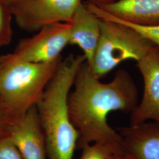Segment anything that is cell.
Listing matches in <instances>:
<instances>
[{
  "label": "cell",
  "mask_w": 159,
  "mask_h": 159,
  "mask_svg": "<svg viewBox=\"0 0 159 159\" xmlns=\"http://www.w3.org/2000/svg\"><path fill=\"white\" fill-rule=\"evenodd\" d=\"M7 136L23 159H48L46 137L36 106L30 108L21 118L12 122Z\"/></svg>",
  "instance_id": "8"
},
{
  "label": "cell",
  "mask_w": 159,
  "mask_h": 159,
  "mask_svg": "<svg viewBox=\"0 0 159 159\" xmlns=\"http://www.w3.org/2000/svg\"><path fill=\"white\" fill-rule=\"evenodd\" d=\"M142 75V98L131 113L130 125L147 121L159 123V47L155 46L137 62Z\"/></svg>",
  "instance_id": "7"
},
{
  "label": "cell",
  "mask_w": 159,
  "mask_h": 159,
  "mask_svg": "<svg viewBox=\"0 0 159 159\" xmlns=\"http://www.w3.org/2000/svg\"><path fill=\"white\" fill-rule=\"evenodd\" d=\"M6 6L9 7L11 9L13 7L16 6L22 0H1Z\"/></svg>",
  "instance_id": "19"
},
{
  "label": "cell",
  "mask_w": 159,
  "mask_h": 159,
  "mask_svg": "<svg viewBox=\"0 0 159 159\" xmlns=\"http://www.w3.org/2000/svg\"><path fill=\"white\" fill-rule=\"evenodd\" d=\"M83 0H22L12 8L18 27L28 33L54 24L69 23Z\"/></svg>",
  "instance_id": "5"
},
{
  "label": "cell",
  "mask_w": 159,
  "mask_h": 159,
  "mask_svg": "<svg viewBox=\"0 0 159 159\" xmlns=\"http://www.w3.org/2000/svg\"><path fill=\"white\" fill-rule=\"evenodd\" d=\"M62 60L33 63L12 52L0 56V102L12 122L36 106Z\"/></svg>",
  "instance_id": "3"
},
{
  "label": "cell",
  "mask_w": 159,
  "mask_h": 159,
  "mask_svg": "<svg viewBox=\"0 0 159 159\" xmlns=\"http://www.w3.org/2000/svg\"><path fill=\"white\" fill-rule=\"evenodd\" d=\"M83 54L62 60L36 104L46 137L48 159H73L79 133L70 119L68 100Z\"/></svg>",
  "instance_id": "2"
},
{
  "label": "cell",
  "mask_w": 159,
  "mask_h": 159,
  "mask_svg": "<svg viewBox=\"0 0 159 159\" xmlns=\"http://www.w3.org/2000/svg\"><path fill=\"white\" fill-rule=\"evenodd\" d=\"M100 23L101 19L83 2L78 6L69 22V45L79 47L89 65L93 60L100 37Z\"/></svg>",
  "instance_id": "10"
},
{
  "label": "cell",
  "mask_w": 159,
  "mask_h": 159,
  "mask_svg": "<svg viewBox=\"0 0 159 159\" xmlns=\"http://www.w3.org/2000/svg\"><path fill=\"white\" fill-rule=\"evenodd\" d=\"M85 1H87L86 2L91 3L93 4H96L97 6H100L113 2L116 0H85Z\"/></svg>",
  "instance_id": "18"
},
{
  "label": "cell",
  "mask_w": 159,
  "mask_h": 159,
  "mask_svg": "<svg viewBox=\"0 0 159 159\" xmlns=\"http://www.w3.org/2000/svg\"><path fill=\"white\" fill-rule=\"evenodd\" d=\"M81 149L82 153L78 159H108L114 154L123 151L121 146L105 142L93 143Z\"/></svg>",
  "instance_id": "13"
},
{
  "label": "cell",
  "mask_w": 159,
  "mask_h": 159,
  "mask_svg": "<svg viewBox=\"0 0 159 159\" xmlns=\"http://www.w3.org/2000/svg\"><path fill=\"white\" fill-rule=\"evenodd\" d=\"M0 159H23L16 146L7 135L0 138Z\"/></svg>",
  "instance_id": "15"
},
{
  "label": "cell",
  "mask_w": 159,
  "mask_h": 159,
  "mask_svg": "<svg viewBox=\"0 0 159 159\" xmlns=\"http://www.w3.org/2000/svg\"><path fill=\"white\" fill-rule=\"evenodd\" d=\"M70 25L60 23L46 26L33 36L20 40L12 53L23 61L33 63L54 62L69 45Z\"/></svg>",
  "instance_id": "6"
},
{
  "label": "cell",
  "mask_w": 159,
  "mask_h": 159,
  "mask_svg": "<svg viewBox=\"0 0 159 159\" xmlns=\"http://www.w3.org/2000/svg\"><path fill=\"white\" fill-rule=\"evenodd\" d=\"M11 122L0 102V138L7 135L8 129Z\"/></svg>",
  "instance_id": "16"
},
{
  "label": "cell",
  "mask_w": 159,
  "mask_h": 159,
  "mask_svg": "<svg viewBox=\"0 0 159 159\" xmlns=\"http://www.w3.org/2000/svg\"><path fill=\"white\" fill-rule=\"evenodd\" d=\"M99 7L112 16L129 23L159 25V0H116Z\"/></svg>",
  "instance_id": "11"
},
{
  "label": "cell",
  "mask_w": 159,
  "mask_h": 159,
  "mask_svg": "<svg viewBox=\"0 0 159 159\" xmlns=\"http://www.w3.org/2000/svg\"><path fill=\"white\" fill-rule=\"evenodd\" d=\"M85 5L98 18L102 20L121 23L129 26L142 35L143 37L151 41L154 45L159 47V25L155 26H147L129 23L112 16L102 10L99 6L89 2H86Z\"/></svg>",
  "instance_id": "12"
},
{
  "label": "cell",
  "mask_w": 159,
  "mask_h": 159,
  "mask_svg": "<svg viewBox=\"0 0 159 159\" xmlns=\"http://www.w3.org/2000/svg\"><path fill=\"white\" fill-rule=\"evenodd\" d=\"M123 152L133 159H159V123L147 121L121 127Z\"/></svg>",
  "instance_id": "9"
},
{
  "label": "cell",
  "mask_w": 159,
  "mask_h": 159,
  "mask_svg": "<svg viewBox=\"0 0 159 159\" xmlns=\"http://www.w3.org/2000/svg\"><path fill=\"white\" fill-rule=\"evenodd\" d=\"M155 46L129 26L101 19L100 37L88 65L93 75L101 80L123 61L137 62Z\"/></svg>",
  "instance_id": "4"
},
{
  "label": "cell",
  "mask_w": 159,
  "mask_h": 159,
  "mask_svg": "<svg viewBox=\"0 0 159 159\" xmlns=\"http://www.w3.org/2000/svg\"><path fill=\"white\" fill-rule=\"evenodd\" d=\"M74 89L68 96L70 119L79 133L80 149L93 143H113L121 146V138L108 123L113 111L131 113L139 104L136 85L125 70H119L113 79L102 83L83 63L74 79Z\"/></svg>",
  "instance_id": "1"
},
{
  "label": "cell",
  "mask_w": 159,
  "mask_h": 159,
  "mask_svg": "<svg viewBox=\"0 0 159 159\" xmlns=\"http://www.w3.org/2000/svg\"><path fill=\"white\" fill-rule=\"evenodd\" d=\"M12 18L11 8L0 0V47L8 46L12 41Z\"/></svg>",
  "instance_id": "14"
},
{
  "label": "cell",
  "mask_w": 159,
  "mask_h": 159,
  "mask_svg": "<svg viewBox=\"0 0 159 159\" xmlns=\"http://www.w3.org/2000/svg\"><path fill=\"white\" fill-rule=\"evenodd\" d=\"M108 159H133L129 154L121 151L113 154Z\"/></svg>",
  "instance_id": "17"
}]
</instances>
